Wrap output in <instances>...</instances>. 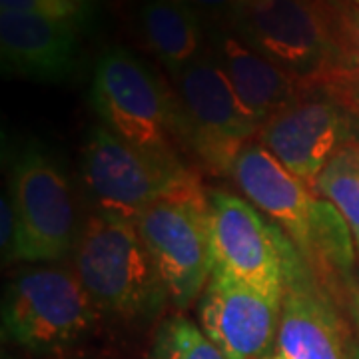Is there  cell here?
<instances>
[{
  "mask_svg": "<svg viewBox=\"0 0 359 359\" xmlns=\"http://www.w3.org/2000/svg\"><path fill=\"white\" fill-rule=\"evenodd\" d=\"M355 118L325 92L306 90L294 104L259 126L256 140L316 192L323 168L351 144Z\"/></svg>",
  "mask_w": 359,
  "mask_h": 359,
  "instance_id": "30bf717a",
  "label": "cell"
},
{
  "mask_svg": "<svg viewBox=\"0 0 359 359\" xmlns=\"http://www.w3.org/2000/svg\"><path fill=\"white\" fill-rule=\"evenodd\" d=\"M222 25L306 90L339 65L335 8L321 0H236Z\"/></svg>",
  "mask_w": 359,
  "mask_h": 359,
  "instance_id": "277c9868",
  "label": "cell"
},
{
  "mask_svg": "<svg viewBox=\"0 0 359 359\" xmlns=\"http://www.w3.org/2000/svg\"><path fill=\"white\" fill-rule=\"evenodd\" d=\"M351 311H353V318L359 325V278L351 285Z\"/></svg>",
  "mask_w": 359,
  "mask_h": 359,
  "instance_id": "cb8c5ba5",
  "label": "cell"
},
{
  "mask_svg": "<svg viewBox=\"0 0 359 359\" xmlns=\"http://www.w3.org/2000/svg\"><path fill=\"white\" fill-rule=\"evenodd\" d=\"M230 174L248 202L262 210L309 262L316 196L308 186L259 142H250L238 154Z\"/></svg>",
  "mask_w": 359,
  "mask_h": 359,
  "instance_id": "4fadbf2b",
  "label": "cell"
},
{
  "mask_svg": "<svg viewBox=\"0 0 359 359\" xmlns=\"http://www.w3.org/2000/svg\"><path fill=\"white\" fill-rule=\"evenodd\" d=\"M150 359H226V355L196 323L184 316H172L158 325Z\"/></svg>",
  "mask_w": 359,
  "mask_h": 359,
  "instance_id": "ffe728a7",
  "label": "cell"
},
{
  "mask_svg": "<svg viewBox=\"0 0 359 359\" xmlns=\"http://www.w3.org/2000/svg\"><path fill=\"white\" fill-rule=\"evenodd\" d=\"M316 192L344 216L359 252V144H347L318 178Z\"/></svg>",
  "mask_w": 359,
  "mask_h": 359,
  "instance_id": "d6986e66",
  "label": "cell"
},
{
  "mask_svg": "<svg viewBox=\"0 0 359 359\" xmlns=\"http://www.w3.org/2000/svg\"><path fill=\"white\" fill-rule=\"evenodd\" d=\"M78 22L0 13V58L6 74L58 82L76 66Z\"/></svg>",
  "mask_w": 359,
  "mask_h": 359,
  "instance_id": "5bb4252c",
  "label": "cell"
},
{
  "mask_svg": "<svg viewBox=\"0 0 359 359\" xmlns=\"http://www.w3.org/2000/svg\"><path fill=\"white\" fill-rule=\"evenodd\" d=\"M2 228H0V242H2V257L4 264L13 259V248H14V233H16V219H14V208L8 194H2Z\"/></svg>",
  "mask_w": 359,
  "mask_h": 359,
  "instance_id": "603a6c76",
  "label": "cell"
},
{
  "mask_svg": "<svg viewBox=\"0 0 359 359\" xmlns=\"http://www.w3.org/2000/svg\"><path fill=\"white\" fill-rule=\"evenodd\" d=\"M282 306L214 268L200 295L204 334L226 359H266L280 330Z\"/></svg>",
  "mask_w": 359,
  "mask_h": 359,
  "instance_id": "8fae6325",
  "label": "cell"
},
{
  "mask_svg": "<svg viewBox=\"0 0 359 359\" xmlns=\"http://www.w3.org/2000/svg\"><path fill=\"white\" fill-rule=\"evenodd\" d=\"M98 308L76 273L34 268L14 278L2 302V335L36 355L65 353L94 330Z\"/></svg>",
  "mask_w": 359,
  "mask_h": 359,
  "instance_id": "5b68a950",
  "label": "cell"
},
{
  "mask_svg": "<svg viewBox=\"0 0 359 359\" xmlns=\"http://www.w3.org/2000/svg\"><path fill=\"white\" fill-rule=\"evenodd\" d=\"M351 359H359V347L353 346V355H351Z\"/></svg>",
  "mask_w": 359,
  "mask_h": 359,
  "instance_id": "484cf974",
  "label": "cell"
},
{
  "mask_svg": "<svg viewBox=\"0 0 359 359\" xmlns=\"http://www.w3.org/2000/svg\"><path fill=\"white\" fill-rule=\"evenodd\" d=\"M134 224L168 297L180 308L192 304L214 269L208 204L158 202L146 208Z\"/></svg>",
  "mask_w": 359,
  "mask_h": 359,
  "instance_id": "9c48e42d",
  "label": "cell"
},
{
  "mask_svg": "<svg viewBox=\"0 0 359 359\" xmlns=\"http://www.w3.org/2000/svg\"><path fill=\"white\" fill-rule=\"evenodd\" d=\"M353 236L344 216L327 200L316 198L311 216V254L309 268L323 273L349 276L353 269Z\"/></svg>",
  "mask_w": 359,
  "mask_h": 359,
  "instance_id": "e0dca14e",
  "label": "cell"
},
{
  "mask_svg": "<svg viewBox=\"0 0 359 359\" xmlns=\"http://www.w3.org/2000/svg\"><path fill=\"white\" fill-rule=\"evenodd\" d=\"M321 2H325L327 6H332V8H339L346 0H321Z\"/></svg>",
  "mask_w": 359,
  "mask_h": 359,
  "instance_id": "d4e9b609",
  "label": "cell"
},
{
  "mask_svg": "<svg viewBox=\"0 0 359 359\" xmlns=\"http://www.w3.org/2000/svg\"><path fill=\"white\" fill-rule=\"evenodd\" d=\"M266 359H287V358H283V355H278V358H266Z\"/></svg>",
  "mask_w": 359,
  "mask_h": 359,
  "instance_id": "83f0119b",
  "label": "cell"
},
{
  "mask_svg": "<svg viewBox=\"0 0 359 359\" xmlns=\"http://www.w3.org/2000/svg\"><path fill=\"white\" fill-rule=\"evenodd\" d=\"M353 346L330 295L311 276L306 257L292 262L285 276L278 347L287 359H351Z\"/></svg>",
  "mask_w": 359,
  "mask_h": 359,
  "instance_id": "7c38bea8",
  "label": "cell"
},
{
  "mask_svg": "<svg viewBox=\"0 0 359 359\" xmlns=\"http://www.w3.org/2000/svg\"><path fill=\"white\" fill-rule=\"evenodd\" d=\"M208 48L257 128L306 92L297 80L248 46L228 26L208 28Z\"/></svg>",
  "mask_w": 359,
  "mask_h": 359,
  "instance_id": "9a60e30c",
  "label": "cell"
},
{
  "mask_svg": "<svg viewBox=\"0 0 359 359\" xmlns=\"http://www.w3.org/2000/svg\"><path fill=\"white\" fill-rule=\"evenodd\" d=\"M138 25L146 46L172 78L208 50L205 22L178 0H144Z\"/></svg>",
  "mask_w": 359,
  "mask_h": 359,
  "instance_id": "2e32d148",
  "label": "cell"
},
{
  "mask_svg": "<svg viewBox=\"0 0 359 359\" xmlns=\"http://www.w3.org/2000/svg\"><path fill=\"white\" fill-rule=\"evenodd\" d=\"M90 104L102 126L158 160L182 164V114L176 94L156 72L124 46L106 50L96 60Z\"/></svg>",
  "mask_w": 359,
  "mask_h": 359,
  "instance_id": "7a4b0ae2",
  "label": "cell"
},
{
  "mask_svg": "<svg viewBox=\"0 0 359 359\" xmlns=\"http://www.w3.org/2000/svg\"><path fill=\"white\" fill-rule=\"evenodd\" d=\"M74 250L78 280L98 311L138 321L166 304V285L134 222L92 214Z\"/></svg>",
  "mask_w": 359,
  "mask_h": 359,
  "instance_id": "3957f363",
  "label": "cell"
},
{
  "mask_svg": "<svg viewBox=\"0 0 359 359\" xmlns=\"http://www.w3.org/2000/svg\"><path fill=\"white\" fill-rule=\"evenodd\" d=\"M335 32L339 65L318 90L359 116V8L347 0L335 8Z\"/></svg>",
  "mask_w": 359,
  "mask_h": 359,
  "instance_id": "ac0fdd59",
  "label": "cell"
},
{
  "mask_svg": "<svg viewBox=\"0 0 359 359\" xmlns=\"http://www.w3.org/2000/svg\"><path fill=\"white\" fill-rule=\"evenodd\" d=\"M8 198L16 233L13 259L56 262L76 245V208L62 166L39 144H20L8 158Z\"/></svg>",
  "mask_w": 359,
  "mask_h": 359,
  "instance_id": "8992f818",
  "label": "cell"
},
{
  "mask_svg": "<svg viewBox=\"0 0 359 359\" xmlns=\"http://www.w3.org/2000/svg\"><path fill=\"white\" fill-rule=\"evenodd\" d=\"M90 0H0V13L39 14L62 20H76L88 11Z\"/></svg>",
  "mask_w": 359,
  "mask_h": 359,
  "instance_id": "44dd1931",
  "label": "cell"
},
{
  "mask_svg": "<svg viewBox=\"0 0 359 359\" xmlns=\"http://www.w3.org/2000/svg\"><path fill=\"white\" fill-rule=\"evenodd\" d=\"M178 2L192 8L210 28L214 25H222L226 20L236 0H178Z\"/></svg>",
  "mask_w": 359,
  "mask_h": 359,
  "instance_id": "7402d4cb",
  "label": "cell"
},
{
  "mask_svg": "<svg viewBox=\"0 0 359 359\" xmlns=\"http://www.w3.org/2000/svg\"><path fill=\"white\" fill-rule=\"evenodd\" d=\"M184 146L212 174H230L238 154L257 136V124L240 104L210 48L174 76Z\"/></svg>",
  "mask_w": 359,
  "mask_h": 359,
  "instance_id": "ba28073f",
  "label": "cell"
},
{
  "mask_svg": "<svg viewBox=\"0 0 359 359\" xmlns=\"http://www.w3.org/2000/svg\"><path fill=\"white\" fill-rule=\"evenodd\" d=\"M214 268L282 306L285 276L299 250L250 202L226 190H208Z\"/></svg>",
  "mask_w": 359,
  "mask_h": 359,
  "instance_id": "52a82bcc",
  "label": "cell"
},
{
  "mask_svg": "<svg viewBox=\"0 0 359 359\" xmlns=\"http://www.w3.org/2000/svg\"><path fill=\"white\" fill-rule=\"evenodd\" d=\"M80 174L100 216L136 222L158 202L208 204V190L192 168L146 154L102 124L86 136Z\"/></svg>",
  "mask_w": 359,
  "mask_h": 359,
  "instance_id": "6da1fadb",
  "label": "cell"
},
{
  "mask_svg": "<svg viewBox=\"0 0 359 359\" xmlns=\"http://www.w3.org/2000/svg\"><path fill=\"white\" fill-rule=\"evenodd\" d=\"M347 2H349V4H353V6H358V8H359V0H347Z\"/></svg>",
  "mask_w": 359,
  "mask_h": 359,
  "instance_id": "4316f807",
  "label": "cell"
}]
</instances>
